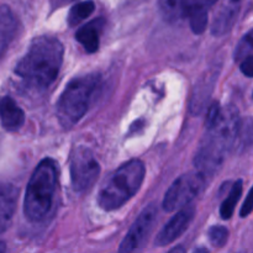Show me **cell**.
<instances>
[{
    "mask_svg": "<svg viewBox=\"0 0 253 253\" xmlns=\"http://www.w3.org/2000/svg\"><path fill=\"white\" fill-rule=\"evenodd\" d=\"M63 53V46L56 37H36L17 62L15 74L27 88L44 90L57 79Z\"/></svg>",
    "mask_w": 253,
    "mask_h": 253,
    "instance_id": "cell-1",
    "label": "cell"
},
{
    "mask_svg": "<svg viewBox=\"0 0 253 253\" xmlns=\"http://www.w3.org/2000/svg\"><path fill=\"white\" fill-rule=\"evenodd\" d=\"M194 215L195 208L192 205H188V207L180 209L161 230L158 236L156 237V246H167V245L175 241L178 237L182 236L187 231L189 225L192 224Z\"/></svg>",
    "mask_w": 253,
    "mask_h": 253,
    "instance_id": "cell-10",
    "label": "cell"
},
{
    "mask_svg": "<svg viewBox=\"0 0 253 253\" xmlns=\"http://www.w3.org/2000/svg\"><path fill=\"white\" fill-rule=\"evenodd\" d=\"M241 72L247 77H253V56H247L241 63Z\"/></svg>",
    "mask_w": 253,
    "mask_h": 253,
    "instance_id": "cell-23",
    "label": "cell"
},
{
    "mask_svg": "<svg viewBox=\"0 0 253 253\" xmlns=\"http://www.w3.org/2000/svg\"><path fill=\"white\" fill-rule=\"evenodd\" d=\"M168 253H185V249L183 246H177L174 247V249L170 250Z\"/></svg>",
    "mask_w": 253,
    "mask_h": 253,
    "instance_id": "cell-24",
    "label": "cell"
},
{
    "mask_svg": "<svg viewBox=\"0 0 253 253\" xmlns=\"http://www.w3.org/2000/svg\"><path fill=\"white\" fill-rule=\"evenodd\" d=\"M0 113H1V126L6 131L15 132L24 126V111L10 96H4L1 99Z\"/></svg>",
    "mask_w": 253,
    "mask_h": 253,
    "instance_id": "cell-13",
    "label": "cell"
},
{
    "mask_svg": "<svg viewBox=\"0 0 253 253\" xmlns=\"http://www.w3.org/2000/svg\"><path fill=\"white\" fill-rule=\"evenodd\" d=\"M0 48H1V53L4 54L6 51L7 46L10 42L14 39L15 34L17 31V21L16 17L14 16L12 11L7 5H2L1 10H0Z\"/></svg>",
    "mask_w": 253,
    "mask_h": 253,
    "instance_id": "cell-16",
    "label": "cell"
},
{
    "mask_svg": "<svg viewBox=\"0 0 253 253\" xmlns=\"http://www.w3.org/2000/svg\"><path fill=\"white\" fill-rule=\"evenodd\" d=\"M1 203H0V226L4 232L11 222L19 198V189L11 184H4L1 187Z\"/></svg>",
    "mask_w": 253,
    "mask_h": 253,
    "instance_id": "cell-14",
    "label": "cell"
},
{
    "mask_svg": "<svg viewBox=\"0 0 253 253\" xmlns=\"http://www.w3.org/2000/svg\"><path fill=\"white\" fill-rule=\"evenodd\" d=\"M242 1L244 0H225L222 2L212 22L211 32L214 36H222L231 30L241 9Z\"/></svg>",
    "mask_w": 253,
    "mask_h": 253,
    "instance_id": "cell-11",
    "label": "cell"
},
{
    "mask_svg": "<svg viewBox=\"0 0 253 253\" xmlns=\"http://www.w3.org/2000/svg\"><path fill=\"white\" fill-rule=\"evenodd\" d=\"M156 219H157V207L153 204L147 205L138 215L125 239L121 242L119 253H135L140 250L150 236Z\"/></svg>",
    "mask_w": 253,
    "mask_h": 253,
    "instance_id": "cell-9",
    "label": "cell"
},
{
    "mask_svg": "<svg viewBox=\"0 0 253 253\" xmlns=\"http://www.w3.org/2000/svg\"><path fill=\"white\" fill-rule=\"evenodd\" d=\"M217 0H158L163 17L169 22L188 20L194 34L205 31L209 20V10Z\"/></svg>",
    "mask_w": 253,
    "mask_h": 253,
    "instance_id": "cell-6",
    "label": "cell"
},
{
    "mask_svg": "<svg viewBox=\"0 0 253 253\" xmlns=\"http://www.w3.org/2000/svg\"><path fill=\"white\" fill-rule=\"evenodd\" d=\"M209 240L212 246L224 247L229 240V230L224 226H212L209 230Z\"/></svg>",
    "mask_w": 253,
    "mask_h": 253,
    "instance_id": "cell-20",
    "label": "cell"
},
{
    "mask_svg": "<svg viewBox=\"0 0 253 253\" xmlns=\"http://www.w3.org/2000/svg\"><path fill=\"white\" fill-rule=\"evenodd\" d=\"M240 121L239 111L235 106L221 109L219 118L207 126V135L202 141L195 156V167L205 177L215 174L230 150H234Z\"/></svg>",
    "mask_w": 253,
    "mask_h": 253,
    "instance_id": "cell-2",
    "label": "cell"
},
{
    "mask_svg": "<svg viewBox=\"0 0 253 253\" xmlns=\"http://www.w3.org/2000/svg\"><path fill=\"white\" fill-rule=\"evenodd\" d=\"M207 183V177L199 170L189 172L178 178L169 189L167 190L163 199V209L166 211H174L190 205L200 194Z\"/></svg>",
    "mask_w": 253,
    "mask_h": 253,
    "instance_id": "cell-7",
    "label": "cell"
},
{
    "mask_svg": "<svg viewBox=\"0 0 253 253\" xmlns=\"http://www.w3.org/2000/svg\"><path fill=\"white\" fill-rule=\"evenodd\" d=\"M253 146V119L245 118L241 119L237 131L236 142H235L234 150L242 153L246 152L249 148Z\"/></svg>",
    "mask_w": 253,
    "mask_h": 253,
    "instance_id": "cell-17",
    "label": "cell"
},
{
    "mask_svg": "<svg viewBox=\"0 0 253 253\" xmlns=\"http://www.w3.org/2000/svg\"><path fill=\"white\" fill-rule=\"evenodd\" d=\"M252 51H253V30H251L247 35H245L244 39H242L241 41H240V43L237 44L236 51H235V58L245 59L247 57V54L251 53Z\"/></svg>",
    "mask_w": 253,
    "mask_h": 253,
    "instance_id": "cell-21",
    "label": "cell"
},
{
    "mask_svg": "<svg viewBox=\"0 0 253 253\" xmlns=\"http://www.w3.org/2000/svg\"><path fill=\"white\" fill-rule=\"evenodd\" d=\"M72 1H76V0H53L54 5H64V4H68V2Z\"/></svg>",
    "mask_w": 253,
    "mask_h": 253,
    "instance_id": "cell-25",
    "label": "cell"
},
{
    "mask_svg": "<svg viewBox=\"0 0 253 253\" xmlns=\"http://www.w3.org/2000/svg\"><path fill=\"white\" fill-rule=\"evenodd\" d=\"M242 195V180L239 179L234 183L231 190H230L229 195L226 199L222 202L221 208H220V215L224 220L231 219L232 214H234L235 207L239 203L240 198Z\"/></svg>",
    "mask_w": 253,
    "mask_h": 253,
    "instance_id": "cell-18",
    "label": "cell"
},
{
    "mask_svg": "<svg viewBox=\"0 0 253 253\" xmlns=\"http://www.w3.org/2000/svg\"><path fill=\"white\" fill-rule=\"evenodd\" d=\"M146 168L142 161L132 160L119 167L104 179L98 192V205L113 211L127 203L140 190Z\"/></svg>",
    "mask_w": 253,
    "mask_h": 253,
    "instance_id": "cell-4",
    "label": "cell"
},
{
    "mask_svg": "<svg viewBox=\"0 0 253 253\" xmlns=\"http://www.w3.org/2000/svg\"><path fill=\"white\" fill-rule=\"evenodd\" d=\"M99 83L100 76L89 73L77 77L67 84L57 104V116L63 127L72 128L82 120L88 111L91 96Z\"/></svg>",
    "mask_w": 253,
    "mask_h": 253,
    "instance_id": "cell-5",
    "label": "cell"
},
{
    "mask_svg": "<svg viewBox=\"0 0 253 253\" xmlns=\"http://www.w3.org/2000/svg\"><path fill=\"white\" fill-rule=\"evenodd\" d=\"M58 183L57 165L44 158L37 165L30 177L24 199V214L31 222H40L48 215Z\"/></svg>",
    "mask_w": 253,
    "mask_h": 253,
    "instance_id": "cell-3",
    "label": "cell"
},
{
    "mask_svg": "<svg viewBox=\"0 0 253 253\" xmlns=\"http://www.w3.org/2000/svg\"><path fill=\"white\" fill-rule=\"evenodd\" d=\"M215 82H216V72L212 71L207 73V77L202 79L195 86L194 94L190 100V110L193 114H200L204 110L207 101L214 89Z\"/></svg>",
    "mask_w": 253,
    "mask_h": 253,
    "instance_id": "cell-15",
    "label": "cell"
},
{
    "mask_svg": "<svg viewBox=\"0 0 253 253\" xmlns=\"http://www.w3.org/2000/svg\"><path fill=\"white\" fill-rule=\"evenodd\" d=\"M194 253H209V252H208V250L204 249V247H199V249L195 250Z\"/></svg>",
    "mask_w": 253,
    "mask_h": 253,
    "instance_id": "cell-26",
    "label": "cell"
},
{
    "mask_svg": "<svg viewBox=\"0 0 253 253\" xmlns=\"http://www.w3.org/2000/svg\"><path fill=\"white\" fill-rule=\"evenodd\" d=\"M252 211H253V187L249 192V194H247V198L246 200H245L244 205H242L240 215H241V217H246L249 216Z\"/></svg>",
    "mask_w": 253,
    "mask_h": 253,
    "instance_id": "cell-22",
    "label": "cell"
},
{
    "mask_svg": "<svg viewBox=\"0 0 253 253\" xmlns=\"http://www.w3.org/2000/svg\"><path fill=\"white\" fill-rule=\"evenodd\" d=\"M105 20L103 17L93 20L89 24L84 25L77 31L76 39L88 53H94L98 51L100 44V32L103 31Z\"/></svg>",
    "mask_w": 253,
    "mask_h": 253,
    "instance_id": "cell-12",
    "label": "cell"
},
{
    "mask_svg": "<svg viewBox=\"0 0 253 253\" xmlns=\"http://www.w3.org/2000/svg\"><path fill=\"white\" fill-rule=\"evenodd\" d=\"M94 10H95V4L91 0L81 1L78 4L73 5L68 14V25L69 26H77L83 20L90 16Z\"/></svg>",
    "mask_w": 253,
    "mask_h": 253,
    "instance_id": "cell-19",
    "label": "cell"
},
{
    "mask_svg": "<svg viewBox=\"0 0 253 253\" xmlns=\"http://www.w3.org/2000/svg\"><path fill=\"white\" fill-rule=\"evenodd\" d=\"M69 172L74 190L84 192L96 182L100 166L89 148L78 147L73 150L69 158Z\"/></svg>",
    "mask_w": 253,
    "mask_h": 253,
    "instance_id": "cell-8",
    "label": "cell"
}]
</instances>
